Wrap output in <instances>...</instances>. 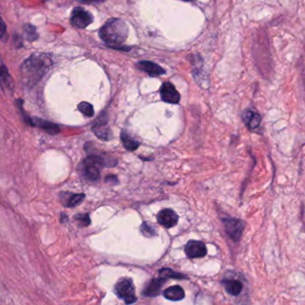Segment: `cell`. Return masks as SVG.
<instances>
[{
    "label": "cell",
    "mask_w": 305,
    "mask_h": 305,
    "mask_svg": "<svg viewBox=\"0 0 305 305\" xmlns=\"http://www.w3.org/2000/svg\"><path fill=\"white\" fill-rule=\"evenodd\" d=\"M52 65L51 55L35 53L29 56L20 67L22 82L25 86L33 88L42 80Z\"/></svg>",
    "instance_id": "obj_1"
},
{
    "label": "cell",
    "mask_w": 305,
    "mask_h": 305,
    "mask_svg": "<svg viewBox=\"0 0 305 305\" xmlns=\"http://www.w3.org/2000/svg\"><path fill=\"white\" fill-rule=\"evenodd\" d=\"M129 34L128 25L123 20L111 18L101 28L99 35L106 45L115 50L129 51L123 47Z\"/></svg>",
    "instance_id": "obj_2"
},
{
    "label": "cell",
    "mask_w": 305,
    "mask_h": 305,
    "mask_svg": "<svg viewBox=\"0 0 305 305\" xmlns=\"http://www.w3.org/2000/svg\"><path fill=\"white\" fill-rule=\"evenodd\" d=\"M106 166V160L102 156H89L83 162V175L90 181L100 178V167Z\"/></svg>",
    "instance_id": "obj_3"
},
{
    "label": "cell",
    "mask_w": 305,
    "mask_h": 305,
    "mask_svg": "<svg viewBox=\"0 0 305 305\" xmlns=\"http://www.w3.org/2000/svg\"><path fill=\"white\" fill-rule=\"evenodd\" d=\"M115 292L116 296L125 301V304L127 305L134 304L137 301V298L134 295L135 288L132 279L130 278H123L120 281H118L115 287Z\"/></svg>",
    "instance_id": "obj_4"
},
{
    "label": "cell",
    "mask_w": 305,
    "mask_h": 305,
    "mask_svg": "<svg viewBox=\"0 0 305 305\" xmlns=\"http://www.w3.org/2000/svg\"><path fill=\"white\" fill-rule=\"evenodd\" d=\"M93 15L89 11L84 9L83 7H75L72 14L70 22L71 24L74 27L79 29H84L87 27L90 24H92L93 22Z\"/></svg>",
    "instance_id": "obj_5"
},
{
    "label": "cell",
    "mask_w": 305,
    "mask_h": 305,
    "mask_svg": "<svg viewBox=\"0 0 305 305\" xmlns=\"http://www.w3.org/2000/svg\"><path fill=\"white\" fill-rule=\"evenodd\" d=\"M160 97L163 102L170 104H177L180 102V94L176 91L175 86L169 82L162 84L160 87Z\"/></svg>",
    "instance_id": "obj_6"
},
{
    "label": "cell",
    "mask_w": 305,
    "mask_h": 305,
    "mask_svg": "<svg viewBox=\"0 0 305 305\" xmlns=\"http://www.w3.org/2000/svg\"><path fill=\"white\" fill-rule=\"evenodd\" d=\"M223 222L225 224L227 234L232 240L235 242H238L240 240L243 229H244L242 222L235 218H225L223 219Z\"/></svg>",
    "instance_id": "obj_7"
},
{
    "label": "cell",
    "mask_w": 305,
    "mask_h": 305,
    "mask_svg": "<svg viewBox=\"0 0 305 305\" xmlns=\"http://www.w3.org/2000/svg\"><path fill=\"white\" fill-rule=\"evenodd\" d=\"M185 254L191 259L202 258L207 254V247L203 242L189 241L185 246Z\"/></svg>",
    "instance_id": "obj_8"
},
{
    "label": "cell",
    "mask_w": 305,
    "mask_h": 305,
    "mask_svg": "<svg viewBox=\"0 0 305 305\" xmlns=\"http://www.w3.org/2000/svg\"><path fill=\"white\" fill-rule=\"evenodd\" d=\"M157 222L163 227H173L178 222V215L171 208H165L160 210L157 216Z\"/></svg>",
    "instance_id": "obj_9"
},
{
    "label": "cell",
    "mask_w": 305,
    "mask_h": 305,
    "mask_svg": "<svg viewBox=\"0 0 305 305\" xmlns=\"http://www.w3.org/2000/svg\"><path fill=\"white\" fill-rule=\"evenodd\" d=\"M0 86L4 91H12L14 88V82L10 75L5 63L0 55Z\"/></svg>",
    "instance_id": "obj_10"
},
{
    "label": "cell",
    "mask_w": 305,
    "mask_h": 305,
    "mask_svg": "<svg viewBox=\"0 0 305 305\" xmlns=\"http://www.w3.org/2000/svg\"><path fill=\"white\" fill-rule=\"evenodd\" d=\"M93 131L100 139L105 141L110 139V130L106 125V119L103 116H100L98 118L96 123L93 125Z\"/></svg>",
    "instance_id": "obj_11"
},
{
    "label": "cell",
    "mask_w": 305,
    "mask_h": 305,
    "mask_svg": "<svg viewBox=\"0 0 305 305\" xmlns=\"http://www.w3.org/2000/svg\"><path fill=\"white\" fill-rule=\"evenodd\" d=\"M137 67L151 76H158L166 73V71L163 69L161 66L153 63L152 61H140L137 63Z\"/></svg>",
    "instance_id": "obj_12"
},
{
    "label": "cell",
    "mask_w": 305,
    "mask_h": 305,
    "mask_svg": "<svg viewBox=\"0 0 305 305\" xmlns=\"http://www.w3.org/2000/svg\"><path fill=\"white\" fill-rule=\"evenodd\" d=\"M166 282V279L164 277H158L154 278L152 282L149 284L147 287L144 289V296L148 297H154L160 295L161 287H163L164 283Z\"/></svg>",
    "instance_id": "obj_13"
},
{
    "label": "cell",
    "mask_w": 305,
    "mask_h": 305,
    "mask_svg": "<svg viewBox=\"0 0 305 305\" xmlns=\"http://www.w3.org/2000/svg\"><path fill=\"white\" fill-rule=\"evenodd\" d=\"M243 120L249 129H255L261 122V117L254 111L246 110L243 114Z\"/></svg>",
    "instance_id": "obj_14"
},
{
    "label": "cell",
    "mask_w": 305,
    "mask_h": 305,
    "mask_svg": "<svg viewBox=\"0 0 305 305\" xmlns=\"http://www.w3.org/2000/svg\"><path fill=\"white\" fill-rule=\"evenodd\" d=\"M163 296L169 301L183 300L185 298V294L184 289L179 286H173V287L166 288L165 291L163 292Z\"/></svg>",
    "instance_id": "obj_15"
},
{
    "label": "cell",
    "mask_w": 305,
    "mask_h": 305,
    "mask_svg": "<svg viewBox=\"0 0 305 305\" xmlns=\"http://www.w3.org/2000/svg\"><path fill=\"white\" fill-rule=\"evenodd\" d=\"M32 125H36L38 127L46 131L47 133L51 134H57L59 132L58 125L49 121L43 120L41 118H34L32 119Z\"/></svg>",
    "instance_id": "obj_16"
},
{
    "label": "cell",
    "mask_w": 305,
    "mask_h": 305,
    "mask_svg": "<svg viewBox=\"0 0 305 305\" xmlns=\"http://www.w3.org/2000/svg\"><path fill=\"white\" fill-rule=\"evenodd\" d=\"M226 291L231 296H238L243 289V284L236 279H227L223 281Z\"/></svg>",
    "instance_id": "obj_17"
},
{
    "label": "cell",
    "mask_w": 305,
    "mask_h": 305,
    "mask_svg": "<svg viewBox=\"0 0 305 305\" xmlns=\"http://www.w3.org/2000/svg\"><path fill=\"white\" fill-rule=\"evenodd\" d=\"M121 141H122V144L124 145V147L130 152L137 150L139 145H140V143L137 142L135 139H134V137H132L125 131H122V133H121Z\"/></svg>",
    "instance_id": "obj_18"
},
{
    "label": "cell",
    "mask_w": 305,
    "mask_h": 305,
    "mask_svg": "<svg viewBox=\"0 0 305 305\" xmlns=\"http://www.w3.org/2000/svg\"><path fill=\"white\" fill-rule=\"evenodd\" d=\"M23 35L29 42H34L38 39V33L36 28L32 24H26L23 28Z\"/></svg>",
    "instance_id": "obj_19"
},
{
    "label": "cell",
    "mask_w": 305,
    "mask_h": 305,
    "mask_svg": "<svg viewBox=\"0 0 305 305\" xmlns=\"http://www.w3.org/2000/svg\"><path fill=\"white\" fill-rule=\"evenodd\" d=\"M78 109L84 116H88V117L94 116V108H93V105L88 102H81L78 105Z\"/></svg>",
    "instance_id": "obj_20"
},
{
    "label": "cell",
    "mask_w": 305,
    "mask_h": 305,
    "mask_svg": "<svg viewBox=\"0 0 305 305\" xmlns=\"http://www.w3.org/2000/svg\"><path fill=\"white\" fill-rule=\"evenodd\" d=\"M140 230L142 232V234L146 237H152L156 235V230L155 227H153L152 224H150L148 222H144L143 225L141 226Z\"/></svg>",
    "instance_id": "obj_21"
},
{
    "label": "cell",
    "mask_w": 305,
    "mask_h": 305,
    "mask_svg": "<svg viewBox=\"0 0 305 305\" xmlns=\"http://www.w3.org/2000/svg\"><path fill=\"white\" fill-rule=\"evenodd\" d=\"M159 275L162 277H173V278H185V276L182 275L180 273L175 272L171 268H161L159 270Z\"/></svg>",
    "instance_id": "obj_22"
},
{
    "label": "cell",
    "mask_w": 305,
    "mask_h": 305,
    "mask_svg": "<svg viewBox=\"0 0 305 305\" xmlns=\"http://www.w3.org/2000/svg\"><path fill=\"white\" fill-rule=\"evenodd\" d=\"M84 197H85V195L83 194H73L68 199V202L66 203V206L67 207H75L83 202Z\"/></svg>",
    "instance_id": "obj_23"
},
{
    "label": "cell",
    "mask_w": 305,
    "mask_h": 305,
    "mask_svg": "<svg viewBox=\"0 0 305 305\" xmlns=\"http://www.w3.org/2000/svg\"><path fill=\"white\" fill-rule=\"evenodd\" d=\"M75 220L79 222V225L81 227H87L91 224V219L88 214H80L75 216Z\"/></svg>",
    "instance_id": "obj_24"
},
{
    "label": "cell",
    "mask_w": 305,
    "mask_h": 305,
    "mask_svg": "<svg viewBox=\"0 0 305 305\" xmlns=\"http://www.w3.org/2000/svg\"><path fill=\"white\" fill-rule=\"evenodd\" d=\"M6 35V25L0 15V39H4Z\"/></svg>",
    "instance_id": "obj_25"
},
{
    "label": "cell",
    "mask_w": 305,
    "mask_h": 305,
    "mask_svg": "<svg viewBox=\"0 0 305 305\" xmlns=\"http://www.w3.org/2000/svg\"><path fill=\"white\" fill-rule=\"evenodd\" d=\"M105 0H81V2L84 4H95V3H102Z\"/></svg>",
    "instance_id": "obj_26"
},
{
    "label": "cell",
    "mask_w": 305,
    "mask_h": 305,
    "mask_svg": "<svg viewBox=\"0 0 305 305\" xmlns=\"http://www.w3.org/2000/svg\"><path fill=\"white\" fill-rule=\"evenodd\" d=\"M184 1H192V0H184Z\"/></svg>",
    "instance_id": "obj_27"
}]
</instances>
